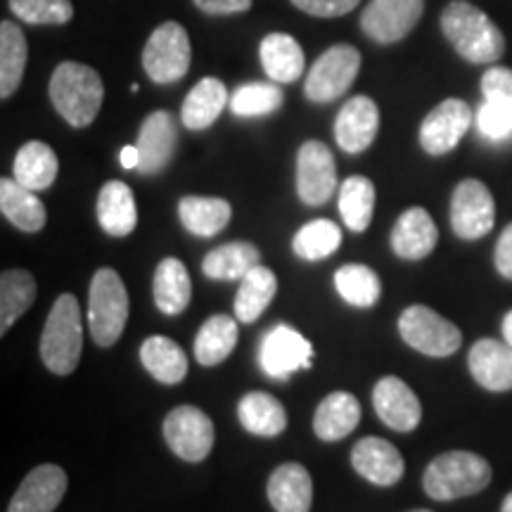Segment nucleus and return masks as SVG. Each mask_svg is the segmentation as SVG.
I'll return each instance as SVG.
<instances>
[{"label": "nucleus", "instance_id": "1", "mask_svg": "<svg viewBox=\"0 0 512 512\" xmlns=\"http://www.w3.org/2000/svg\"><path fill=\"white\" fill-rule=\"evenodd\" d=\"M441 31L453 50L472 64H491L505 53L503 31L486 12L467 0H453L446 5L441 12Z\"/></svg>", "mask_w": 512, "mask_h": 512}, {"label": "nucleus", "instance_id": "2", "mask_svg": "<svg viewBox=\"0 0 512 512\" xmlns=\"http://www.w3.org/2000/svg\"><path fill=\"white\" fill-rule=\"evenodd\" d=\"M50 100L69 126H91L105 100V86L100 74L88 64L62 62L50 79Z\"/></svg>", "mask_w": 512, "mask_h": 512}, {"label": "nucleus", "instance_id": "3", "mask_svg": "<svg viewBox=\"0 0 512 512\" xmlns=\"http://www.w3.org/2000/svg\"><path fill=\"white\" fill-rule=\"evenodd\" d=\"M491 484L489 460L470 451L441 453L427 465L422 475V489L434 501H458L475 496Z\"/></svg>", "mask_w": 512, "mask_h": 512}, {"label": "nucleus", "instance_id": "4", "mask_svg": "<svg viewBox=\"0 0 512 512\" xmlns=\"http://www.w3.org/2000/svg\"><path fill=\"white\" fill-rule=\"evenodd\" d=\"M83 320L74 294H60L41 335V358L55 375H72L81 361Z\"/></svg>", "mask_w": 512, "mask_h": 512}, {"label": "nucleus", "instance_id": "5", "mask_svg": "<svg viewBox=\"0 0 512 512\" xmlns=\"http://www.w3.org/2000/svg\"><path fill=\"white\" fill-rule=\"evenodd\" d=\"M128 320V292L114 268H100L91 280L88 328L98 347H114Z\"/></svg>", "mask_w": 512, "mask_h": 512}, {"label": "nucleus", "instance_id": "6", "mask_svg": "<svg viewBox=\"0 0 512 512\" xmlns=\"http://www.w3.org/2000/svg\"><path fill=\"white\" fill-rule=\"evenodd\" d=\"M401 339L420 354L432 358L453 356L463 344L458 325L439 316L430 306H408L399 318Z\"/></svg>", "mask_w": 512, "mask_h": 512}, {"label": "nucleus", "instance_id": "7", "mask_svg": "<svg viewBox=\"0 0 512 512\" xmlns=\"http://www.w3.org/2000/svg\"><path fill=\"white\" fill-rule=\"evenodd\" d=\"M190 36L178 22H164L152 31L143 50V67L155 83L181 81L190 69Z\"/></svg>", "mask_w": 512, "mask_h": 512}, {"label": "nucleus", "instance_id": "8", "mask_svg": "<svg viewBox=\"0 0 512 512\" xmlns=\"http://www.w3.org/2000/svg\"><path fill=\"white\" fill-rule=\"evenodd\" d=\"M358 69H361V53L349 43H337L325 50L313 62L309 76H306L304 93L311 102H332L342 98L354 86Z\"/></svg>", "mask_w": 512, "mask_h": 512}, {"label": "nucleus", "instance_id": "9", "mask_svg": "<svg viewBox=\"0 0 512 512\" xmlns=\"http://www.w3.org/2000/svg\"><path fill=\"white\" fill-rule=\"evenodd\" d=\"M496 223V202L491 190L477 178H465L451 197V226L460 240H479Z\"/></svg>", "mask_w": 512, "mask_h": 512}, {"label": "nucleus", "instance_id": "10", "mask_svg": "<svg viewBox=\"0 0 512 512\" xmlns=\"http://www.w3.org/2000/svg\"><path fill=\"white\" fill-rule=\"evenodd\" d=\"M164 439L185 463H202L214 448V422L195 406H178L166 415Z\"/></svg>", "mask_w": 512, "mask_h": 512}, {"label": "nucleus", "instance_id": "11", "mask_svg": "<svg viewBox=\"0 0 512 512\" xmlns=\"http://www.w3.org/2000/svg\"><path fill=\"white\" fill-rule=\"evenodd\" d=\"M311 361V342L290 325H275L261 339L259 366L273 380H290L297 370H309Z\"/></svg>", "mask_w": 512, "mask_h": 512}, {"label": "nucleus", "instance_id": "12", "mask_svg": "<svg viewBox=\"0 0 512 512\" xmlns=\"http://www.w3.org/2000/svg\"><path fill=\"white\" fill-rule=\"evenodd\" d=\"M425 12V0H370L361 15V29L380 46L399 43L415 29Z\"/></svg>", "mask_w": 512, "mask_h": 512}, {"label": "nucleus", "instance_id": "13", "mask_svg": "<svg viewBox=\"0 0 512 512\" xmlns=\"http://www.w3.org/2000/svg\"><path fill=\"white\" fill-rule=\"evenodd\" d=\"M337 190V164L330 147L320 140H309L297 155V192L309 207H320Z\"/></svg>", "mask_w": 512, "mask_h": 512}, {"label": "nucleus", "instance_id": "14", "mask_svg": "<svg viewBox=\"0 0 512 512\" xmlns=\"http://www.w3.org/2000/svg\"><path fill=\"white\" fill-rule=\"evenodd\" d=\"M472 124V110L465 100L448 98L439 102L434 110L422 119L420 126V145L427 155L441 157L456 150L463 140L467 128Z\"/></svg>", "mask_w": 512, "mask_h": 512}, {"label": "nucleus", "instance_id": "15", "mask_svg": "<svg viewBox=\"0 0 512 512\" xmlns=\"http://www.w3.org/2000/svg\"><path fill=\"white\" fill-rule=\"evenodd\" d=\"M178 147V121L174 114L157 110L147 114L138 133L140 166L138 171L145 176H155L169 166Z\"/></svg>", "mask_w": 512, "mask_h": 512}, {"label": "nucleus", "instance_id": "16", "mask_svg": "<svg viewBox=\"0 0 512 512\" xmlns=\"http://www.w3.org/2000/svg\"><path fill=\"white\" fill-rule=\"evenodd\" d=\"M375 413L396 432H413L422 420V406L415 392L401 377H382L373 389Z\"/></svg>", "mask_w": 512, "mask_h": 512}, {"label": "nucleus", "instance_id": "17", "mask_svg": "<svg viewBox=\"0 0 512 512\" xmlns=\"http://www.w3.org/2000/svg\"><path fill=\"white\" fill-rule=\"evenodd\" d=\"M67 472L60 465H38L19 484L8 512H53L67 494Z\"/></svg>", "mask_w": 512, "mask_h": 512}, {"label": "nucleus", "instance_id": "18", "mask_svg": "<svg viewBox=\"0 0 512 512\" xmlns=\"http://www.w3.org/2000/svg\"><path fill=\"white\" fill-rule=\"evenodd\" d=\"M380 110L366 95H356L342 107L335 121V140L349 155H361L375 143Z\"/></svg>", "mask_w": 512, "mask_h": 512}, {"label": "nucleus", "instance_id": "19", "mask_svg": "<svg viewBox=\"0 0 512 512\" xmlns=\"http://www.w3.org/2000/svg\"><path fill=\"white\" fill-rule=\"evenodd\" d=\"M351 465H354L358 475L377 486L399 484L403 470H406L399 448L380 437L356 441L354 451H351Z\"/></svg>", "mask_w": 512, "mask_h": 512}, {"label": "nucleus", "instance_id": "20", "mask_svg": "<svg viewBox=\"0 0 512 512\" xmlns=\"http://www.w3.org/2000/svg\"><path fill=\"white\" fill-rule=\"evenodd\" d=\"M467 366L479 387L489 392H510L512 389V347L498 339H477L472 344Z\"/></svg>", "mask_w": 512, "mask_h": 512}, {"label": "nucleus", "instance_id": "21", "mask_svg": "<svg viewBox=\"0 0 512 512\" xmlns=\"http://www.w3.org/2000/svg\"><path fill=\"white\" fill-rule=\"evenodd\" d=\"M439 242L437 223L427 209L411 207L399 216L392 228V249L396 256L408 261H420L434 252Z\"/></svg>", "mask_w": 512, "mask_h": 512}, {"label": "nucleus", "instance_id": "22", "mask_svg": "<svg viewBox=\"0 0 512 512\" xmlns=\"http://www.w3.org/2000/svg\"><path fill=\"white\" fill-rule=\"evenodd\" d=\"M268 501L275 512H309L313 503L309 470L299 463H283L275 467L268 479Z\"/></svg>", "mask_w": 512, "mask_h": 512}, {"label": "nucleus", "instance_id": "23", "mask_svg": "<svg viewBox=\"0 0 512 512\" xmlns=\"http://www.w3.org/2000/svg\"><path fill=\"white\" fill-rule=\"evenodd\" d=\"M361 422V403L349 392H332L318 403L313 415V432L320 441L349 437Z\"/></svg>", "mask_w": 512, "mask_h": 512}, {"label": "nucleus", "instance_id": "24", "mask_svg": "<svg viewBox=\"0 0 512 512\" xmlns=\"http://www.w3.org/2000/svg\"><path fill=\"white\" fill-rule=\"evenodd\" d=\"M98 221L100 228L114 238H126L138 226V207L133 190L121 181L102 185L98 195Z\"/></svg>", "mask_w": 512, "mask_h": 512}, {"label": "nucleus", "instance_id": "25", "mask_svg": "<svg viewBox=\"0 0 512 512\" xmlns=\"http://www.w3.org/2000/svg\"><path fill=\"white\" fill-rule=\"evenodd\" d=\"M259 55L266 76L275 83H292L304 74V50L290 34H268Z\"/></svg>", "mask_w": 512, "mask_h": 512}, {"label": "nucleus", "instance_id": "26", "mask_svg": "<svg viewBox=\"0 0 512 512\" xmlns=\"http://www.w3.org/2000/svg\"><path fill=\"white\" fill-rule=\"evenodd\" d=\"M152 292H155L157 309L166 316H178L188 309L192 299V280L181 259L169 256L157 266Z\"/></svg>", "mask_w": 512, "mask_h": 512}, {"label": "nucleus", "instance_id": "27", "mask_svg": "<svg viewBox=\"0 0 512 512\" xmlns=\"http://www.w3.org/2000/svg\"><path fill=\"white\" fill-rule=\"evenodd\" d=\"M57 171H60V162H57L53 147L41 143V140H31V143L19 147L12 178L24 188L38 192L48 190L55 183Z\"/></svg>", "mask_w": 512, "mask_h": 512}, {"label": "nucleus", "instance_id": "28", "mask_svg": "<svg viewBox=\"0 0 512 512\" xmlns=\"http://www.w3.org/2000/svg\"><path fill=\"white\" fill-rule=\"evenodd\" d=\"M228 91L223 81L207 76L188 93L181 107V121L190 131H204L221 117L223 107L228 105Z\"/></svg>", "mask_w": 512, "mask_h": 512}, {"label": "nucleus", "instance_id": "29", "mask_svg": "<svg viewBox=\"0 0 512 512\" xmlns=\"http://www.w3.org/2000/svg\"><path fill=\"white\" fill-rule=\"evenodd\" d=\"M0 209L12 226L24 230V233H38L46 226V207L34 195V190L19 185L15 178H3L0 181Z\"/></svg>", "mask_w": 512, "mask_h": 512}, {"label": "nucleus", "instance_id": "30", "mask_svg": "<svg viewBox=\"0 0 512 512\" xmlns=\"http://www.w3.org/2000/svg\"><path fill=\"white\" fill-rule=\"evenodd\" d=\"M238 418L242 427L256 437H278L287 427V411L275 396L266 392H249L238 403Z\"/></svg>", "mask_w": 512, "mask_h": 512}, {"label": "nucleus", "instance_id": "31", "mask_svg": "<svg viewBox=\"0 0 512 512\" xmlns=\"http://www.w3.org/2000/svg\"><path fill=\"white\" fill-rule=\"evenodd\" d=\"M178 216L185 230L200 238H211V235L221 233L230 223L233 216V207L230 202L221 200V197H200L188 195L178 202Z\"/></svg>", "mask_w": 512, "mask_h": 512}, {"label": "nucleus", "instance_id": "32", "mask_svg": "<svg viewBox=\"0 0 512 512\" xmlns=\"http://www.w3.org/2000/svg\"><path fill=\"white\" fill-rule=\"evenodd\" d=\"M140 361H143L147 373L162 384H178L188 375V356L169 337H147L140 344Z\"/></svg>", "mask_w": 512, "mask_h": 512}, {"label": "nucleus", "instance_id": "33", "mask_svg": "<svg viewBox=\"0 0 512 512\" xmlns=\"http://www.w3.org/2000/svg\"><path fill=\"white\" fill-rule=\"evenodd\" d=\"M27 38L15 22L5 19L0 24V98L8 100L17 93L22 83L24 69H27Z\"/></svg>", "mask_w": 512, "mask_h": 512}, {"label": "nucleus", "instance_id": "34", "mask_svg": "<svg viewBox=\"0 0 512 512\" xmlns=\"http://www.w3.org/2000/svg\"><path fill=\"white\" fill-rule=\"evenodd\" d=\"M238 323L230 316H211L195 337V358L200 366H219L238 347Z\"/></svg>", "mask_w": 512, "mask_h": 512}, {"label": "nucleus", "instance_id": "35", "mask_svg": "<svg viewBox=\"0 0 512 512\" xmlns=\"http://www.w3.org/2000/svg\"><path fill=\"white\" fill-rule=\"evenodd\" d=\"M275 292H278V278L271 268L254 266L240 280V290L235 294V318L240 323H256V318L275 299Z\"/></svg>", "mask_w": 512, "mask_h": 512}, {"label": "nucleus", "instance_id": "36", "mask_svg": "<svg viewBox=\"0 0 512 512\" xmlns=\"http://www.w3.org/2000/svg\"><path fill=\"white\" fill-rule=\"evenodd\" d=\"M259 249L252 242H228L204 256L202 271L211 280H242L259 266Z\"/></svg>", "mask_w": 512, "mask_h": 512}, {"label": "nucleus", "instance_id": "37", "mask_svg": "<svg viewBox=\"0 0 512 512\" xmlns=\"http://www.w3.org/2000/svg\"><path fill=\"white\" fill-rule=\"evenodd\" d=\"M36 299V280L34 275L12 268L0 275V332H8L17 323L19 316L34 304Z\"/></svg>", "mask_w": 512, "mask_h": 512}, {"label": "nucleus", "instance_id": "38", "mask_svg": "<svg viewBox=\"0 0 512 512\" xmlns=\"http://www.w3.org/2000/svg\"><path fill=\"white\" fill-rule=\"evenodd\" d=\"M375 185L366 176H349L339 188V214L351 233H363L373 221Z\"/></svg>", "mask_w": 512, "mask_h": 512}, {"label": "nucleus", "instance_id": "39", "mask_svg": "<svg viewBox=\"0 0 512 512\" xmlns=\"http://www.w3.org/2000/svg\"><path fill=\"white\" fill-rule=\"evenodd\" d=\"M335 287L339 297L347 304L356 306V309H370V306L380 302L382 294V283L377 273L363 264H349L339 268L335 273Z\"/></svg>", "mask_w": 512, "mask_h": 512}, {"label": "nucleus", "instance_id": "40", "mask_svg": "<svg viewBox=\"0 0 512 512\" xmlns=\"http://www.w3.org/2000/svg\"><path fill=\"white\" fill-rule=\"evenodd\" d=\"M339 245H342V230H339L337 223L328 219H316L306 223L304 228H299V233L292 240L294 254L304 261L328 259L330 254L337 252Z\"/></svg>", "mask_w": 512, "mask_h": 512}, {"label": "nucleus", "instance_id": "41", "mask_svg": "<svg viewBox=\"0 0 512 512\" xmlns=\"http://www.w3.org/2000/svg\"><path fill=\"white\" fill-rule=\"evenodd\" d=\"M283 91L278 83H245L230 95V112L235 117H266L283 107Z\"/></svg>", "mask_w": 512, "mask_h": 512}, {"label": "nucleus", "instance_id": "42", "mask_svg": "<svg viewBox=\"0 0 512 512\" xmlns=\"http://www.w3.org/2000/svg\"><path fill=\"white\" fill-rule=\"evenodd\" d=\"M10 12L27 24H67L72 22V0H8Z\"/></svg>", "mask_w": 512, "mask_h": 512}, {"label": "nucleus", "instance_id": "43", "mask_svg": "<svg viewBox=\"0 0 512 512\" xmlns=\"http://www.w3.org/2000/svg\"><path fill=\"white\" fill-rule=\"evenodd\" d=\"M477 128L489 143H512V107L498 100H484V105L477 112Z\"/></svg>", "mask_w": 512, "mask_h": 512}, {"label": "nucleus", "instance_id": "44", "mask_svg": "<svg viewBox=\"0 0 512 512\" xmlns=\"http://www.w3.org/2000/svg\"><path fill=\"white\" fill-rule=\"evenodd\" d=\"M484 100H498L512 107V69L491 67L482 76Z\"/></svg>", "mask_w": 512, "mask_h": 512}, {"label": "nucleus", "instance_id": "45", "mask_svg": "<svg viewBox=\"0 0 512 512\" xmlns=\"http://www.w3.org/2000/svg\"><path fill=\"white\" fill-rule=\"evenodd\" d=\"M292 3L311 17H342L356 10L361 0H292Z\"/></svg>", "mask_w": 512, "mask_h": 512}, {"label": "nucleus", "instance_id": "46", "mask_svg": "<svg viewBox=\"0 0 512 512\" xmlns=\"http://www.w3.org/2000/svg\"><path fill=\"white\" fill-rule=\"evenodd\" d=\"M204 15H238L252 8V0H192Z\"/></svg>", "mask_w": 512, "mask_h": 512}, {"label": "nucleus", "instance_id": "47", "mask_svg": "<svg viewBox=\"0 0 512 512\" xmlns=\"http://www.w3.org/2000/svg\"><path fill=\"white\" fill-rule=\"evenodd\" d=\"M494 259H496L498 273H501L503 278L512 280V223L503 230L501 238H498Z\"/></svg>", "mask_w": 512, "mask_h": 512}, {"label": "nucleus", "instance_id": "48", "mask_svg": "<svg viewBox=\"0 0 512 512\" xmlns=\"http://www.w3.org/2000/svg\"><path fill=\"white\" fill-rule=\"evenodd\" d=\"M119 162H121V166H124V169H136L138 171V166H140L138 145H126L124 150L119 152Z\"/></svg>", "mask_w": 512, "mask_h": 512}, {"label": "nucleus", "instance_id": "49", "mask_svg": "<svg viewBox=\"0 0 512 512\" xmlns=\"http://www.w3.org/2000/svg\"><path fill=\"white\" fill-rule=\"evenodd\" d=\"M503 339H505V342H508L510 344V347H512V311H508V313H505V318H503Z\"/></svg>", "mask_w": 512, "mask_h": 512}, {"label": "nucleus", "instance_id": "50", "mask_svg": "<svg viewBox=\"0 0 512 512\" xmlns=\"http://www.w3.org/2000/svg\"><path fill=\"white\" fill-rule=\"evenodd\" d=\"M501 512H512V494L505 496V501H503V508H501Z\"/></svg>", "mask_w": 512, "mask_h": 512}, {"label": "nucleus", "instance_id": "51", "mask_svg": "<svg viewBox=\"0 0 512 512\" xmlns=\"http://www.w3.org/2000/svg\"><path fill=\"white\" fill-rule=\"evenodd\" d=\"M413 512H430V510H413Z\"/></svg>", "mask_w": 512, "mask_h": 512}]
</instances>
